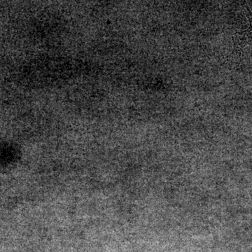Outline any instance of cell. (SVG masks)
<instances>
[{
    "label": "cell",
    "mask_w": 252,
    "mask_h": 252,
    "mask_svg": "<svg viewBox=\"0 0 252 252\" xmlns=\"http://www.w3.org/2000/svg\"><path fill=\"white\" fill-rule=\"evenodd\" d=\"M242 10L249 21V26L246 30L235 32L233 36V51L228 57L227 61L239 64L244 49L252 44V12L246 4L242 6Z\"/></svg>",
    "instance_id": "cell-1"
}]
</instances>
